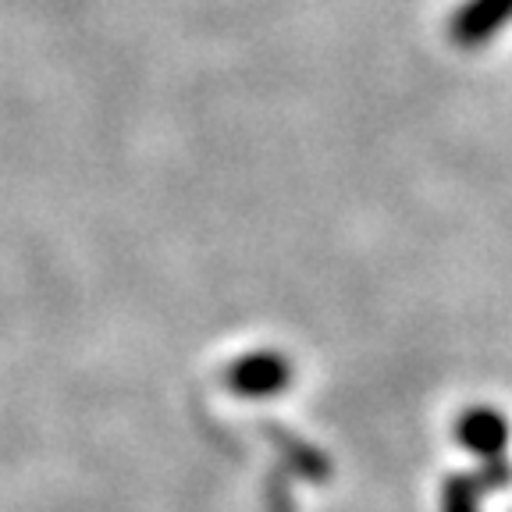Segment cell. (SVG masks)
Returning a JSON list of instances; mask_svg holds the SVG:
<instances>
[{
  "label": "cell",
  "mask_w": 512,
  "mask_h": 512,
  "mask_svg": "<svg viewBox=\"0 0 512 512\" xmlns=\"http://www.w3.org/2000/svg\"><path fill=\"white\" fill-rule=\"evenodd\" d=\"M224 384L242 399H267L292 384V360L281 352H249L228 367Z\"/></svg>",
  "instance_id": "obj_1"
},
{
  "label": "cell",
  "mask_w": 512,
  "mask_h": 512,
  "mask_svg": "<svg viewBox=\"0 0 512 512\" xmlns=\"http://www.w3.org/2000/svg\"><path fill=\"white\" fill-rule=\"evenodd\" d=\"M505 22H512V0H466L448 15V40L459 50H477L495 40Z\"/></svg>",
  "instance_id": "obj_2"
},
{
  "label": "cell",
  "mask_w": 512,
  "mask_h": 512,
  "mask_svg": "<svg viewBox=\"0 0 512 512\" xmlns=\"http://www.w3.org/2000/svg\"><path fill=\"white\" fill-rule=\"evenodd\" d=\"M456 438L477 459H502L509 448V420L491 406H473L459 416Z\"/></svg>",
  "instance_id": "obj_3"
},
{
  "label": "cell",
  "mask_w": 512,
  "mask_h": 512,
  "mask_svg": "<svg viewBox=\"0 0 512 512\" xmlns=\"http://www.w3.org/2000/svg\"><path fill=\"white\" fill-rule=\"evenodd\" d=\"M267 431H271V438L278 441L281 452H285V456H292V463L299 466V473H303V477L324 480V477L331 473V463H328L324 456H320L317 448L303 445V441H296V438H288V434H281L274 424H267Z\"/></svg>",
  "instance_id": "obj_4"
},
{
  "label": "cell",
  "mask_w": 512,
  "mask_h": 512,
  "mask_svg": "<svg viewBox=\"0 0 512 512\" xmlns=\"http://www.w3.org/2000/svg\"><path fill=\"white\" fill-rule=\"evenodd\" d=\"M480 488L473 484L470 473H456V477H445V488H441V512H480Z\"/></svg>",
  "instance_id": "obj_5"
},
{
  "label": "cell",
  "mask_w": 512,
  "mask_h": 512,
  "mask_svg": "<svg viewBox=\"0 0 512 512\" xmlns=\"http://www.w3.org/2000/svg\"><path fill=\"white\" fill-rule=\"evenodd\" d=\"M267 512H296L288 477H281V473H274L271 484H267Z\"/></svg>",
  "instance_id": "obj_6"
}]
</instances>
